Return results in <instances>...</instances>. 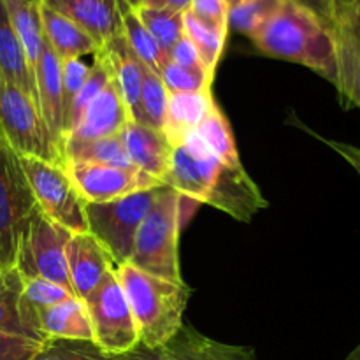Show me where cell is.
Wrapping results in <instances>:
<instances>
[{
	"instance_id": "ba28073f",
	"label": "cell",
	"mask_w": 360,
	"mask_h": 360,
	"mask_svg": "<svg viewBox=\"0 0 360 360\" xmlns=\"http://www.w3.org/2000/svg\"><path fill=\"white\" fill-rule=\"evenodd\" d=\"M70 236L69 231L35 207L21 232L14 269L23 280L41 278L74 294L65 259V246Z\"/></svg>"
},
{
	"instance_id": "ab89813d",
	"label": "cell",
	"mask_w": 360,
	"mask_h": 360,
	"mask_svg": "<svg viewBox=\"0 0 360 360\" xmlns=\"http://www.w3.org/2000/svg\"><path fill=\"white\" fill-rule=\"evenodd\" d=\"M334 28L347 32L350 37L360 42V0H336Z\"/></svg>"
},
{
	"instance_id": "4316f807",
	"label": "cell",
	"mask_w": 360,
	"mask_h": 360,
	"mask_svg": "<svg viewBox=\"0 0 360 360\" xmlns=\"http://www.w3.org/2000/svg\"><path fill=\"white\" fill-rule=\"evenodd\" d=\"M338 51V94L345 108L360 109V42L334 28Z\"/></svg>"
},
{
	"instance_id": "7402d4cb",
	"label": "cell",
	"mask_w": 360,
	"mask_h": 360,
	"mask_svg": "<svg viewBox=\"0 0 360 360\" xmlns=\"http://www.w3.org/2000/svg\"><path fill=\"white\" fill-rule=\"evenodd\" d=\"M213 102L214 97L211 90L197 94H169L167 115L162 132L172 148L181 144L197 129Z\"/></svg>"
},
{
	"instance_id": "cb8c5ba5",
	"label": "cell",
	"mask_w": 360,
	"mask_h": 360,
	"mask_svg": "<svg viewBox=\"0 0 360 360\" xmlns=\"http://www.w3.org/2000/svg\"><path fill=\"white\" fill-rule=\"evenodd\" d=\"M4 4H6L11 25H13L28 60V65L34 72L42 46H44L41 20L42 0H4Z\"/></svg>"
},
{
	"instance_id": "d4e9b609",
	"label": "cell",
	"mask_w": 360,
	"mask_h": 360,
	"mask_svg": "<svg viewBox=\"0 0 360 360\" xmlns=\"http://www.w3.org/2000/svg\"><path fill=\"white\" fill-rule=\"evenodd\" d=\"M63 158L67 165H132L127 157L122 134L102 139H67L63 144Z\"/></svg>"
},
{
	"instance_id": "8fae6325",
	"label": "cell",
	"mask_w": 360,
	"mask_h": 360,
	"mask_svg": "<svg viewBox=\"0 0 360 360\" xmlns=\"http://www.w3.org/2000/svg\"><path fill=\"white\" fill-rule=\"evenodd\" d=\"M84 202H109L164 186L160 179L129 165H67Z\"/></svg>"
},
{
	"instance_id": "74e56055",
	"label": "cell",
	"mask_w": 360,
	"mask_h": 360,
	"mask_svg": "<svg viewBox=\"0 0 360 360\" xmlns=\"http://www.w3.org/2000/svg\"><path fill=\"white\" fill-rule=\"evenodd\" d=\"M42 345L27 336L0 333V360H32Z\"/></svg>"
},
{
	"instance_id": "7dc6e473",
	"label": "cell",
	"mask_w": 360,
	"mask_h": 360,
	"mask_svg": "<svg viewBox=\"0 0 360 360\" xmlns=\"http://www.w3.org/2000/svg\"><path fill=\"white\" fill-rule=\"evenodd\" d=\"M225 2H227L229 7H234V6H238V4L248 2V0H225Z\"/></svg>"
},
{
	"instance_id": "f546056e",
	"label": "cell",
	"mask_w": 360,
	"mask_h": 360,
	"mask_svg": "<svg viewBox=\"0 0 360 360\" xmlns=\"http://www.w3.org/2000/svg\"><path fill=\"white\" fill-rule=\"evenodd\" d=\"M229 28L214 27V25L204 23L186 11L185 13V35L188 41L195 46L200 60L207 72L214 77L218 62L224 53L225 41H227Z\"/></svg>"
},
{
	"instance_id": "484cf974",
	"label": "cell",
	"mask_w": 360,
	"mask_h": 360,
	"mask_svg": "<svg viewBox=\"0 0 360 360\" xmlns=\"http://www.w3.org/2000/svg\"><path fill=\"white\" fill-rule=\"evenodd\" d=\"M193 134L199 137L200 143H202L204 146L210 150V153L214 155L221 164L241 165V157H239L238 146H236L231 122H229V118L225 116V112L221 111L220 105L217 104V101L213 102V105H211L210 111L206 112L202 122H200L199 125H197V129L193 130Z\"/></svg>"
},
{
	"instance_id": "bcb514c9",
	"label": "cell",
	"mask_w": 360,
	"mask_h": 360,
	"mask_svg": "<svg viewBox=\"0 0 360 360\" xmlns=\"http://www.w3.org/2000/svg\"><path fill=\"white\" fill-rule=\"evenodd\" d=\"M345 360H360V343L357 345V347H355V350L352 352V354L348 355V357Z\"/></svg>"
},
{
	"instance_id": "5b68a950",
	"label": "cell",
	"mask_w": 360,
	"mask_h": 360,
	"mask_svg": "<svg viewBox=\"0 0 360 360\" xmlns=\"http://www.w3.org/2000/svg\"><path fill=\"white\" fill-rule=\"evenodd\" d=\"M20 162L39 210L70 234L88 232L86 202L67 165L37 157H20Z\"/></svg>"
},
{
	"instance_id": "9c48e42d",
	"label": "cell",
	"mask_w": 360,
	"mask_h": 360,
	"mask_svg": "<svg viewBox=\"0 0 360 360\" xmlns=\"http://www.w3.org/2000/svg\"><path fill=\"white\" fill-rule=\"evenodd\" d=\"M35 207L20 155L0 139V271L14 269L21 232Z\"/></svg>"
},
{
	"instance_id": "8d00e7d4",
	"label": "cell",
	"mask_w": 360,
	"mask_h": 360,
	"mask_svg": "<svg viewBox=\"0 0 360 360\" xmlns=\"http://www.w3.org/2000/svg\"><path fill=\"white\" fill-rule=\"evenodd\" d=\"M90 74V65L81 58H69L62 62V91H63V112H65V132L69 134L70 112L76 102L77 94L83 88Z\"/></svg>"
},
{
	"instance_id": "e0dca14e",
	"label": "cell",
	"mask_w": 360,
	"mask_h": 360,
	"mask_svg": "<svg viewBox=\"0 0 360 360\" xmlns=\"http://www.w3.org/2000/svg\"><path fill=\"white\" fill-rule=\"evenodd\" d=\"M122 139L130 164L164 183L172 155L165 134L143 123L129 122L122 130Z\"/></svg>"
},
{
	"instance_id": "c3c4849f",
	"label": "cell",
	"mask_w": 360,
	"mask_h": 360,
	"mask_svg": "<svg viewBox=\"0 0 360 360\" xmlns=\"http://www.w3.org/2000/svg\"><path fill=\"white\" fill-rule=\"evenodd\" d=\"M0 273H2V271H0Z\"/></svg>"
},
{
	"instance_id": "7bdbcfd3",
	"label": "cell",
	"mask_w": 360,
	"mask_h": 360,
	"mask_svg": "<svg viewBox=\"0 0 360 360\" xmlns=\"http://www.w3.org/2000/svg\"><path fill=\"white\" fill-rule=\"evenodd\" d=\"M320 139H322L327 146L333 148L336 153H340L341 157H343L345 160H347L348 164H350L352 167H354L360 174V148L352 146V144H347V143H340V141L323 139V137H320Z\"/></svg>"
},
{
	"instance_id": "d6a6232c",
	"label": "cell",
	"mask_w": 360,
	"mask_h": 360,
	"mask_svg": "<svg viewBox=\"0 0 360 360\" xmlns=\"http://www.w3.org/2000/svg\"><path fill=\"white\" fill-rule=\"evenodd\" d=\"M169 91L157 72L143 69V88H141V123L151 129L164 130L167 115Z\"/></svg>"
},
{
	"instance_id": "52a82bcc",
	"label": "cell",
	"mask_w": 360,
	"mask_h": 360,
	"mask_svg": "<svg viewBox=\"0 0 360 360\" xmlns=\"http://www.w3.org/2000/svg\"><path fill=\"white\" fill-rule=\"evenodd\" d=\"M158 188L144 190L109 202H86L88 232L108 252L115 267L130 262L137 231L153 204Z\"/></svg>"
},
{
	"instance_id": "2e32d148",
	"label": "cell",
	"mask_w": 360,
	"mask_h": 360,
	"mask_svg": "<svg viewBox=\"0 0 360 360\" xmlns=\"http://www.w3.org/2000/svg\"><path fill=\"white\" fill-rule=\"evenodd\" d=\"M46 6L79 25L98 49L122 35V13L118 0H44Z\"/></svg>"
},
{
	"instance_id": "b9f144b4",
	"label": "cell",
	"mask_w": 360,
	"mask_h": 360,
	"mask_svg": "<svg viewBox=\"0 0 360 360\" xmlns=\"http://www.w3.org/2000/svg\"><path fill=\"white\" fill-rule=\"evenodd\" d=\"M311 11L315 16H319L329 28H334L336 20V0H290Z\"/></svg>"
},
{
	"instance_id": "ee69618b",
	"label": "cell",
	"mask_w": 360,
	"mask_h": 360,
	"mask_svg": "<svg viewBox=\"0 0 360 360\" xmlns=\"http://www.w3.org/2000/svg\"><path fill=\"white\" fill-rule=\"evenodd\" d=\"M192 0H144L143 6L155 7V9H169L176 13H186Z\"/></svg>"
},
{
	"instance_id": "8992f818",
	"label": "cell",
	"mask_w": 360,
	"mask_h": 360,
	"mask_svg": "<svg viewBox=\"0 0 360 360\" xmlns=\"http://www.w3.org/2000/svg\"><path fill=\"white\" fill-rule=\"evenodd\" d=\"M83 301L90 316L94 343L102 352L123 357L139 347L136 320L115 269L109 271Z\"/></svg>"
},
{
	"instance_id": "4dcf8cb0",
	"label": "cell",
	"mask_w": 360,
	"mask_h": 360,
	"mask_svg": "<svg viewBox=\"0 0 360 360\" xmlns=\"http://www.w3.org/2000/svg\"><path fill=\"white\" fill-rule=\"evenodd\" d=\"M136 13L165 55H169L176 42L185 35V13L146 6L137 7Z\"/></svg>"
},
{
	"instance_id": "f1b7e54d",
	"label": "cell",
	"mask_w": 360,
	"mask_h": 360,
	"mask_svg": "<svg viewBox=\"0 0 360 360\" xmlns=\"http://www.w3.org/2000/svg\"><path fill=\"white\" fill-rule=\"evenodd\" d=\"M122 13V34L134 55L150 70L160 74L162 67L167 62V55L160 49L153 35L148 32L143 21L134 9H120Z\"/></svg>"
},
{
	"instance_id": "9a60e30c",
	"label": "cell",
	"mask_w": 360,
	"mask_h": 360,
	"mask_svg": "<svg viewBox=\"0 0 360 360\" xmlns=\"http://www.w3.org/2000/svg\"><path fill=\"white\" fill-rule=\"evenodd\" d=\"M65 259L74 295L79 299L86 297L102 278L115 269L108 252L90 232L70 236L65 246Z\"/></svg>"
},
{
	"instance_id": "7c38bea8",
	"label": "cell",
	"mask_w": 360,
	"mask_h": 360,
	"mask_svg": "<svg viewBox=\"0 0 360 360\" xmlns=\"http://www.w3.org/2000/svg\"><path fill=\"white\" fill-rule=\"evenodd\" d=\"M204 204L231 214L239 221H252L259 211L267 207V200L260 193L246 169L241 165L220 164Z\"/></svg>"
},
{
	"instance_id": "e575fe53",
	"label": "cell",
	"mask_w": 360,
	"mask_h": 360,
	"mask_svg": "<svg viewBox=\"0 0 360 360\" xmlns=\"http://www.w3.org/2000/svg\"><path fill=\"white\" fill-rule=\"evenodd\" d=\"M281 0H248V2L229 7V28L252 39L259 32V28L273 16Z\"/></svg>"
},
{
	"instance_id": "5bb4252c",
	"label": "cell",
	"mask_w": 360,
	"mask_h": 360,
	"mask_svg": "<svg viewBox=\"0 0 360 360\" xmlns=\"http://www.w3.org/2000/svg\"><path fill=\"white\" fill-rule=\"evenodd\" d=\"M129 122V111L123 104L115 81L111 79L105 84L104 90L84 108L67 139L86 141L118 136Z\"/></svg>"
},
{
	"instance_id": "6da1fadb",
	"label": "cell",
	"mask_w": 360,
	"mask_h": 360,
	"mask_svg": "<svg viewBox=\"0 0 360 360\" xmlns=\"http://www.w3.org/2000/svg\"><path fill=\"white\" fill-rule=\"evenodd\" d=\"M252 42L262 55L299 63L336 86L338 51L333 28L299 4L281 0Z\"/></svg>"
},
{
	"instance_id": "d590c367",
	"label": "cell",
	"mask_w": 360,
	"mask_h": 360,
	"mask_svg": "<svg viewBox=\"0 0 360 360\" xmlns=\"http://www.w3.org/2000/svg\"><path fill=\"white\" fill-rule=\"evenodd\" d=\"M160 79L169 94H197V91L211 90L213 76L204 70H192L179 67L172 62H165L160 70Z\"/></svg>"
},
{
	"instance_id": "681fc988",
	"label": "cell",
	"mask_w": 360,
	"mask_h": 360,
	"mask_svg": "<svg viewBox=\"0 0 360 360\" xmlns=\"http://www.w3.org/2000/svg\"><path fill=\"white\" fill-rule=\"evenodd\" d=\"M151 360H153V359H151Z\"/></svg>"
},
{
	"instance_id": "1f68e13d",
	"label": "cell",
	"mask_w": 360,
	"mask_h": 360,
	"mask_svg": "<svg viewBox=\"0 0 360 360\" xmlns=\"http://www.w3.org/2000/svg\"><path fill=\"white\" fill-rule=\"evenodd\" d=\"M72 292L60 287V285L51 283L48 280H41V278H27V280H23L21 306H23L25 319H27V322L30 323V327L35 330L39 338H41V334H39L37 327H35V315L42 311V309L51 308V306L72 297Z\"/></svg>"
},
{
	"instance_id": "ac0fdd59",
	"label": "cell",
	"mask_w": 360,
	"mask_h": 360,
	"mask_svg": "<svg viewBox=\"0 0 360 360\" xmlns=\"http://www.w3.org/2000/svg\"><path fill=\"white\" fill-rule=\"evenodd\" d=\"M101 49L111 65L112 81L129 111L130 122L141 123V88H143L144 63L134 55L123 34L111 39Z\"/></svg>"
},
{
	"instance_id": "836d02e7",
	"label": "cell",
	"mask_w": 360,
	"mask_h": 360,
	"mask_svg": "<svg viewBox=\"0 0 360 360\" xmlns=\"http://www.w3.org/2000/svg\"><path fill=\"white\" fill-rule=\"evenodd\" d=\"M129 355H123V357L109 355L102 352L94 341L49 340L42 345L41 350L32 360H143L132 359Z\"/></svg>"
},
{
	"instance_id": "f6af8a7d",
	"label": "cell",
	"mask_w": 360,
	"mask_h": 360,
	"mask_svg": "<svg viewBox=\"0 0 360 360\" xmlns=\"http://www.w3.org/2000/svg\"><path fill=\"white\" fill-rule=\"evenodd\" d=\"M144 4V0H118L120 9H134L136 11L137 7H141Z\"/></svg>"
},
{
	"instance_id": "f35d334b",
	"label": "cell",
	"mask_w": 360,
	"mask_h": 360,
	"mask_svg": "<svg viewBox=\"0 0 360 360\" xmlns=\"http://www.w3.org/2000/svg\"><path fill=\"white\" fill-rule=\"evenodd\" d=\"M188 13L204 23L214 25L220 28H229L227 16L229 6L225 0H192Z\"/></svg>"
},
{
	"instance_id": "d6986e66",
	"label": "cell",
	"mask_w": 360,
	"mask_h": 360,
	"mask_svg": "<svg viewBox=\"0 0 360 360\" xmlns=\"http://www.w3.org/2000/svg\"><path fill=\"white\" fill-rule=\"evenodd\" d=\"M35 327L44 343L49 340L94 341L88 309L83 299L76 295L39 311Z\"/></svg>"
},
{
	"instance_id": "60d3db41",
	"label": "cell",
	"mask_w": 360,
	"mask_h": 360,
	"mask_svg": "<svg viewBox=\"0 0 360 360\" xmlns=\"http://www.w3.org/2000/svg\"><path fill=\"white\" fill-rule=\"evenodd\" d=\"M167 60L169 62L176 63V65H179V67H185V69L204 70V72H207V69L204 67L202 60H200L199 53H197L195 46L188 41V37H186V35H183V37L176 42L174 48L169 51Z\"/></svg>"
},
{
	"instance_id": "44dd1931",
	"label": "cell",
	"mask_w": 360,
	"mask_h": 360,
	"mask_svg": "<svg viewBox=\"0 0 360 360\" xmlns=\"http://www.w3.org/2000/svg\"><path fill=\"white\" fill-rule=\"evenodd\" d=\"M41 20L46 44L55 51L60 62L69 58H81L84 55L94 56L98 51L97 42L79 25L46 6L44 0L41 6Z\"/></svg>"
},
{
	"instance_id": "277c9868",
	"label": "cell",
	"mask_w": 360,
	"mask_h": 360,
	"mask_svg": "<svg viewBox=\"0 0 360 360\" xmlns=\"http://www.w3.org/2000/svg\"><path fill=\"white\" fill-rule=\"evenodd\" d=\"M0 139L20 157L67 165L41 118L37 104L0 70Z\"/></svg>"
},
{
	"instance_id": "603a6c76",
	"label": "cell",
	"mask_w": 360,
	"mask_h": 360,
	"mask_svg": "<svg viewBox=\"0 0 360 360\" xmlns=\"http://www.w3.org/2000/svg\"><path fill=\"white\" fill-rule=\"evenodd\" d=\"M0 70L37 104V88L23 48L11 25L6 4L0 0ZM39 109V105H37Z\"/></svg>"
},
{
	"instance_id": "83f0119b",
	"label": "cell",
	"mask_w": 360,
	"mask_h": 360,
	"mask_svg": "<svg viewBox=\"0 0 360 360\" xmlns=\"http://www.w3.org/2000/svg\"><path fill=\"white\" fill-rule=\"evenodd\" d=\"M21 294H23V278L20 276V273L16 269L2 271L0 273V333L27 336L44 343L25 319Z\"/></svg>"
},
{
	"instance_id": "4fadbf2b",
	"label": "cell",
	"mask_w": 360,
	"mask_h": 360,
	"mask_svg": "<svg viewBox=\"0 0 360 360\" xmlns=\"http://www.w3.org/2000/svg\"><path fill=\"white\" fill-rule=\"evenodd\" d=\"M35 88H37V105L41 118L51 136L53 143L63 153L65 144V112H63L62 91V62L48 44L42 46L41 56L34 69Z\"/></svg>"
},
{
	"instance_id": "3957f363",
	"label": "cell",
	"mask_w": 360,
	"mask_h": 360,
	"mask_svg": "<svg viewBox=\"0 0 360 360\" xmlns=\"http://www.w3.org/2000/svg\"><path fill=\"white\" fill-rule=\"evenodd\" d=\"M181 214L183 197L169 186H160L137 231L129 264L164 280L183 281L179 266Z\"/></svg>"
},
{
	"instance_id": "30bf717a",
	"label": "cell",
	"mask_w": 360,
	"mask_h": 360,
	"mask_svg": "<svg viewBox=\"0 0 360 360\" xmlns=\"http://www.w3.org/2000/svg\"><path fill=\"white\" fill-rule=\"evenodd\" d=\"M221 162L210 153L195 134L172 148L171 164L164 185L178 192L183 199L204 202Z\"/></svg>"
},
{
	"instance_id": "7a4b0ae2",
	"label": "cell",
	"mask_w": 360,
	"mask_h": 360,
	"mask_svg": "<svg viewBox=\"0 0 360 360\" xmlns=\"http://www.w3.org/2000/svg\"><path fill=\"white\" fill-rule=\"evenodd\" d=\"M136 320L139 343L151 352L167 347L183 327L192 288L185 281H171L137 269L132 264L116 266Z\"/></svg>"
},
{
	"instance_id": "ffe728a7",
	"label": "cell",
	"mask_w": 360,
	"mask_h": 360,
	"mask_svg": "<svg viewBox=\"0 0 360 360\" xmlns=\"http://www.w3.org/2000/svg\"><path fill=\"white\" fill-rule=\"evenodd\" d=\"M155 354L153 360H257L252 348L232 347L210 340L185 326L167 347Z\"/></svg>"
}]
</instances>
